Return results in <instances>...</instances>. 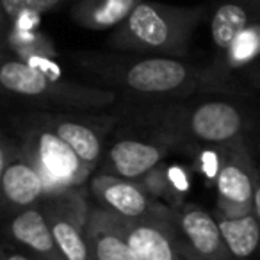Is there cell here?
I'll list each match as a JSON object with an SVG mask.
<instances>
[{
    "mask_svg": "<svg viewBox=\"0 0 260 260\" xmlns=\"http://www.w3.org/2000/svg\"><path fill=\"white\" fill-rule=\"evenodd\" d=\"M79 64L100 82L157 102L184 100L192 94H228L234 87L224 84L210 64L198 66L184 57L139 54H82Z\"/></svg>",
    "mask_w": 260,
    "mask_h": 260,
    "instance_id": "cell-1",
    "label": "cell"
},
{
    "mask_svg": "<svg viewBox=\"0 0 260 260\" xmlns=\"http://www.w3.org/2000/svg\"><path fill=\"white\" fill-rule=\"evenodd\" d=\"M138 123L153 139L185 153L200 146H234L249 130L244 109L217 96L157 102L139 112Z\"/></svg>",
    "mask_w": 260,
    "mask_h": 260,
    "instance_id": "cell-2",
    "label": "cell"
},
{
    "mask_svg": "<svg viewBox=\"0 0 260 260\" xmlns=\"http://www.w3.org/2000/svg\"><path fill=\"white\" fill-rule=\"evenodd\" d=\"M207 13L205 6H168L143 0L114 30L109 43L126 54L185 57L192 32Z\"/></svg>",
    "mask_w": 260,
    "mask_h": 260,
    "instance_id": "cell-3",
    "label": "cell"
},
{
    "mask_svg": "<svg viewBox=\"0 0 260 260\" xmlns=\"http://www.w3.org/2000/svg\"><path fill=\"white\" fill-rule=\"evenodd\" d=\"M0 84L6 93L22 100L75 112L100 111L118 100V93L109 87L66 79L55 61H34L27 64L6 57L0 66Z\"/></svg>",
    "mask_w": 260,
    "mask_h": 260,
    "instance_id": "cell-4",
    "label": "cell"
},
{
    "mask_svg": "<svg viewBox=\"0 0 260 260\" xmlns=\"http://www.w3.org/2000/svg\"><path fill=\"white\" fill-rule=\"evenodd\" d=\"M20 145L43 175L50 196L80 189L93 173L68 143L34 118L22 125Z\"/></svg>",
    "mask_w": 260,
    "mask_h": 260,
    "instance_id": "cell-5",
    "label": "cell"
},
{
    "mask_svg": "<svg viewBox=\"0 0 260 260\" xmlns=\"http://www.w3.org/2000/svg\"><path fill=\"white\" fill-rule=\"evenodd\" d=\"M258 166L244 141L230 146L216 180V210L224 217H242L255 212Z\"/></svg>",
    "mask_w": 260,
    "mask_h": 260,
    "instance_id": "cell-6",
    "label": "cell"
},
{
    "mask_svg": "<svg viewBox=\"0 0 260 260\" xmlns=\"http://www.w3.org/2000/svg\"><path fill=\"white\" fill-rule=\"evenodd\" d=\"M48 224L66 260H94L87 239L89 205L82 189L50 196L43 203Z\"/></svg>",
    "mask_w": 260,
    "mask_h": 260,
    "instance_id": "cell-7",
    "label": "cell"
},
{
    "mask_svg": "<svg viewBox=\"0 0 260 260\" xmlns=\"http://www.w3.org/2000/svg\"><path fill=\"white\" fill-rule=\"evenodd\" d=\"M0 180L4 203L15 214L41 205L50 196L38 166L27 157L20 141H13L8 136L2 138L0 148Z\"/></svg>",
    "mask_w": 260,
    "mask_h": 260,
    "instance_id": "cell-8",
    "label": "cell"
},
{
    "mask_svg": "<svg viewBox=\"0 0 260 260\" xmlns=\"http://www.w3.org/2000/svg\"><path fill=\"white\" fill-rule=\"evenodd\" d=\"M32 118L68 143L84 166L91 171H94L98 160L102 159L105 138L116 125L112 116L84 112H43Z\"/></svg>",
    "mask_w": 260,
    "mask_h": 260,
    "instance_id": "cell-9",
    "label": "cell"
},
{
    "mask_svg": "<svg viewBox=\"0 0 260 260\" xmlns=\"http://www.w3.org/2000/svg\"><path fill=\"white\" fill-rule=\"evenodd\" d=\"M89 191L98 202V207L123 219L162 216L173 210L170 205L153 198L141 180H128L102 171L91 178Z\"/></svg>",
    "mask_w": 260,
    "mask_h": 260,
    "instance_id": "cell-10",
    "label": "cell"
},
{
    "mask_svg": "<svg viewBox=\"0 0 260 260\" xmlns=\"http://www.w3.org/2000/svg\"><path fill=\"white\" fill-rule=\"evenodd\" d=\"M128 244L138 260H182L180 234L173 210L162 216L123 219Z\"/></svg>",
    "mask_w": 260,
    "mask_h": 260,
    "instance_id": "cell-11",
    "label": "cell"
},
{
    "mask_svg": "<svg viewBox=\"0 0 260 260\" xmlns=\"http://www.w3.org/2000/svg\"><path fill=\"white\" fill-rule=\"evenodd\" d=\"M173 219L184 242L203 260H232L216 216L196 203L173 209Z\"/></svg>",
    "mask_w": 260,
    "mask_h": 260,
    "instance_id": "cell-12",
    "label": "cell"
},
{
    "mask_svg": "<svg viewBox=\"0 0 260 260\" xmlns=\"http://www.w3.org/2000/svg\"><path fill=\"white\" fill-rule=\"evenodd\" d=\"M171 150L170 145L159 139H119L109 148L102 173L128 180H143L150 171L164 162V157Z\"/></svg>",
    "mask_w": 260,
    "mask_h": 260,
    "instance_id": "cell-13",
    "label": "cell"
},
{
    "mask_svg": "<svg viewBox=\"0 0 260 260\" xmlns=\"http://www.w3.org/2000/svg\"><path fill=\"white\" fill-rule=\"evenodd\" d=\"M8 234L32 260H66L50 230L43 205L16 212L9 221Z\"/></svg>",
    "mask_w": 260,
    "mask_h": 260,
    "instance_id": "cell-14",
    "label": "cell"
},
{
    "mask_svg": "<svg viewBox=\"0 0 260 260\" xmlns=\"http://www.w3.org/2000/svg\"><path fill=\"white\" fill-rule=\"evenodd\" d=\"M4 47L22 62L55 61L59 55L52 40L40 29V16H20L4 25Z\"/></svg>",
    "mask_w": 260,
    "mask_h": 260,
    "instance_id": "cell-15",
    "label": "cell"
},
{
    "mask_svg": "<svg viewBox=\"0 0 260 260\" xmlns=\"http://www.w3.org/2000/svg\"><path fill=\"white\" fill-rule=\"evenodd\" d=\"M87 239L94 260H138L126 239L123 217L102 207L91 209Z\"/></svg>",
    "mask_w": 260,
    "mask_h": 260,
    "instance_id": "cell-16",
    "label": "cell"
},
{
    "mask_svg": "<svg viewBox=\"0 0 260 260\" xmlns=\"http://www.w3.org/2000/svg\"><path fill=\"white\" fill-rule=\"evenodd\" d=\"M260 20V4L255 0H221L210 13V41L221 55L253 22Z\"/></svg>",
    "mask_w": 260,
    "mask_h": 260,
    "instance_id": "cell-17",
    "label": "cell"
},
{
    "mask_svg": "<svg viewBox=\"0 0 260 260\" xmlns=\"http://www.w3.org/2000/svg\"><path fill=\"white\" fill-rule=\"evenodd\" d=\"M260 62V20L248 25L234 43L226 48L221 55H216L210 62L212 70L217 73L224 84L237 89L235 84V73L251 72Z\"/></svg>",
    "mask_w": 260,
    "mask_h": 260,
    "instance_id": "cell-18",
    "label": "cell"
},
{
    "mask_svg": "<svg viewBox=\"0 0 260 260\" xmlns=\"http://www.w3.org/2000/svg\"><path fill=\"white\" fill-rule=\"evenodd\" d=\"M141 2L143 0H79L72 9V18L89 30L118 29Z\"/></svg>",
    "mask_w": 260,
    "mask_h": 260,
    "instance_id": "cell-19",
    "label": "cell"
},
{
    "mask_svg": "<svg viewBox=\"0 0 260 260\" xmlns=\"http://www.w3.org/2000/svg\"><path fill=\"white\" fill-rule=\"evenodd\" d=\"M230 249L232 260H260V223L256 214L224 217L214 212Z\"/></svg>",
    "mask_w": 260,
    "mask_h": 260,
    "instance_id": "cell-20",
    "label": "cell"
},
{
    "mask_svg": "<svg viewBox=\"0 0 260 260\" xmlns=\"http://www.w3.org/2000/svg\"><path fill=\"white\" fill-rule=\"evenodd\" d=\"M141 182L153 198L159 202L166 200V205H170L171 209L184 205L182 198L189 191V173L185 168L178 166V164L168 166V164L160 162Z\"/></svg>",
    "mask_w": 260,
    "mask_h": 260,
    "instance_id": "cell-21",
    "label": "cell"
},
{
    "mask_svg": "<svg viewBox=\"0 0 260 260\" xmlns=\"http://www.w3.org/2000/svg\"><path fill=\"white\" fill-rule=\"evenodd\" d=\"M230 146H200L189 152L192 168L205 178L207 182L216 185L224 160H226Z\"/></svg>",
    "mask_w": 260,
    "mask_h": 260,
    "instance_id": "cell-22",
    "label": "cell"
},
{
    "mask_svg": "<svg viewBox=\"0 0 260 260\" xmlns=\"http://www.w3.org/2000/svg\"><path fill=\"white\" fill-rule=\"evenodd\" d=\"M62 4V0H0L4 25L20 16H43Z\"/></svg>",
    "mask_w": 260,
    "mask_h": 260,
    "instance_id": "cell-23",
    "label": "cell"
},
{
    "mask_svg": "<svg viewBox=\"0 0 260 260\" xmlns=\"http://www.w3.org/2000/svg\"><path fill=\"white\" fill-rule=\"evenodd\" d=\"M2 260H32V258H30L29 255H25L22 249L6 246L4 251H2Z\"/></svg>",
    "mask_w": 260,
    "mask_h": 260,
    "instance_id": "cell-24",
    "label": "cell"
},
{
    "mask_svg": "<svg viewBox=\"0 0 260 260\" xmlns=\"http://www.w3.org/2000/svg\"><path fill=\"white\" fill-rule=\"evenodd\" d=\"M180 255H182V260H203L198 253H194L187 244H185L182 237H180Z\"/></svg>",
    "mask_w": 260,
    "mask_h": 260,
    "instance_id": "cell-25",
    "label": "cell"
},
{
    "mask_svg": "<svg viewBox=\"0 0 260 260\" xmlns=\"http://www.w3.org/2000/svg\"><path fill=\"white\" fill-rule=\"evenodd\" d=\"M255 214L260 223V166H258V180H256V192H255Z\"/></svg>",
    "mask_w": 260,
    "mask_h": 260,
    "instance_id": "cell-26",
    "label": "cell"
},
{
    "mask_svg": "<svg viewBox=\"0 0 260 260\" xmlns=\"http://www.w3.org/2000/svg\"><path fill=\"white\" fill-rule=\"evenodd\" d=\"M249 73H253V75L256 77V84H260V62H258V64H256L255 68H253Z\"/></svg>",
    "mask_w": 260,
    "mask_h": 260,
    "instance_id": "cell-27",
    "label": "cell"
},
{
    "mask_svg": "<svg viewBox=\"0 0 260 260\" xmlns=\"http://www.w3.org/2000/svg\"><path fill=\"white\" fill-rule=\"evenodd\" d=\"M255 2H258V4H260V0H255Z\"/></svg>",
    "mask_w": 260,
    "mask_h": 260,
    "instance_id": "cell-28",
    "label": "cell"
}]
</instances>
